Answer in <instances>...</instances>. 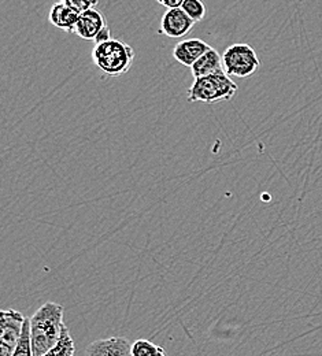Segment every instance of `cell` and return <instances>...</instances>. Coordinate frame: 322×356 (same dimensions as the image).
Returning <instances> with one entry per match:
<instances>
[{"mask_svg":"<svg viewBox=\"0 0 322 356\" xmlns=\"http://www.w3.org/2000/svg\"><path fill=\"white\" fill-rule=\"evenodd\" d=\"M61 305L47 302L29 318L33 356H43L58 344L66 327Z\"/></svg>","mask_w":322,"mask_h":356,"instance_id":"1","label":"cell"},{"mask_svg":"<svg viewBox=\"0 0 322 356\" xmlns=\"http://www.w3.org/2000/svg\"><path fill=\"white\" fill-rule=\"evenodd\" d=\"M135 49L118 39H108L95 44L92 60L95 66L110 77L127 74L134 65Z\"/></svg>","mask_w":322,"mask_h":356,"instance_id":"2","label":"cell"},{"mask_svg":"<svg viewBox=\"0 0 322 356\" xmlns=\"http://www.w3.org/2000/svg\"><path fill=\"white\" fill-rule=\"evenodd\" d=\"M237 89H239L237 84L225 72H223V73L195 79L192 86L188 89L186 100L189 103L214 104V103L230 100L236 95Z\"/></svg>","mask_w":322,"mask_h":356,"instance_id":"3","label":"cell"},{"mask_svg":"<svg viewBox=\"0 0 322 356\" xmlns=\"http://www.w3.org/2000/svg\"><path fill=\"white\" fill-rule=\"evenodd\" d=\"M224 72L230 77L247 79L261 66V60L251 45L244 43L230 45L223 54Z\"/></svg>","mask_w":322,"mask_h":356,"instance_id":"4","label":"cell"},{"mask_svg":"<svg viewBox=\"0 0 322 356\" xmlns=\"http://www.w3.org/2000/svg\"><path fill=\"white\" fill-rule=\"evenodd\" d=\"M24 315L17 310H3L0 321V356H13L22 336Z\"/></svg>","mask_w":322,"mask_h":356,"instance_id":"5","label":"cell"},{"mask_svg":"<svg viewBox=\"0 0 322 356\" xmlns=\"http://www.w3.org/2000/svg\"><path fill=\"white\" fill-rule=\"evenodd\" d=\"M74 33L80 39L87 40V42H95L96 44L111 39L106 18L96 8L80 14Z\"/></svg>","mask_w":322,"mask_h":356,"instance_id":"6","label":"cell"},{"mask_svg":"<svg viewBox=\"0 0 322 356\" xmlns=\"http://www.w3.org/2000/svg\"><path fill=\"white\" fill-rule=\"evenodd\" d=\"M195 22L182 7L168 10L161 19L159 32L170 39H183L193 28Z\"/></svg>","mask_w":322,"mask_h":356,"instance_id":"7","label":"cell"},{"mask_svg":"<svg viewBox=\"0 0 322 356\" xmlns=\"http://www.w3.org/2000/svg\"><path fill=\"white\" fill-rule=\"evenodd\" d=\"M84 356H134L132 344L120 336L100 339L88 346Z\"/></svg>","mask_w":322,"mask_h":356,"instance_id":"8","label":"cell"},{"mask_svg":"<svg viewBox=\"0 0 322 356\" xmlns=\"http://www.w3.org/2000/svg\"><path fill=\"white\" fill-rule=\"evenodd\" d=\"M211 47L200 39H186L173 48V58L183 66L192 67Z\"/></svg>","mask_w":322,"mask_h":356,"instance_id":"9","label":"cell"},{"mask_svg":"<svg viewBox=\"0 0 322 356\" xmlns=\"http://www.w3.org/2000/svg\"><path fill=\"white\" fill-rule=\"evenodd\" d=\"M79 18H80V14L62 1L54 3L49 10V14H48L49 24L61 31L67 32V33L76 32Z\"/></svg>","mask_w":322,"mask_h":356,"instance_id":"10","label":"cell"},{"mask_svg":"<svg viewBox=\"0 0 322 356\" xmlns=\"http://www.w3.org/2000/svg\"><path fill=\"white\" fill-rule=\"evenodd\" d=\"M224 72V65H223V55L213 47L191 67V73L193 79H200L217 73Z\"/></svg>","mask_w":322,"mask_h":356,"instance_id":"11","label":"cell"},{"mask_svg":"<svg viewBox=\"0 0 322 356\" xmlns=\"http://www.w3.org/2000/svg\"><path fill=\"white\" fill-rule=\"evenodd\" d=\"M76 355V346H74V340L67 329V326L65 327L61 340L58 341V344L55 347H52L48 353L43 356H74Z\"/></svg>","mask_w":322,"mask_h":356,"instance_id":"12","label":"cell"},{"mask_svg":"<svg viewBox=\"0 0 322 356\" xmlns=\"http://www.w3.org/2000/svg\"><path fill=\"white\" fill-rule=\"evenodd\" d=\"M134 356H168L165 350L148 340H138L132 344Z\"/></svg>","mask_w":322,"mask_h":356,"instance_id":"13","label":"cell"},{"mask_svg":"<svg viewBox=\"0 0 322 356\" xmlns=\"http://www.w3.org/2000/svg\"><path fill=\"white\" fill-rule=\"evenodd\" d=\"M182 8L195 24L203 21L206 17V6L202 0H185Z\"/></svg>","mask_w":322,"mask_h":356,"instance_id":"14","label":"cell"},{"mask_svg":"<svg viewBox=\"0 0 322 356\" xmlns=\"http://www.w3.org/2000/svg\"><path fill=\"white\" fill-rule=\"evenodd\" d=\"M13 356H33L32 343H31V326H29V319H25L21 340H19L18 347L15 348Z\"/></svg>","mask_w":322,"mask_h":356,"instance_id":"15","label":"cell"},{"mask_svg":"<svg viewBox=\"0 0 322 356\" xmlns=\"http://www.w3.org/2000/svg\"><path fill=\"white\" fill-rule=\"evenodd\" d=\"M62 3H65L66 6H69L70 8H73L74 11H77L79 14H83L88 10L95 8V6H97L99 0H61Z\"/></svg>","mask_w":322,"mask_h":356,"instance_id":"16","label":"cell"},{"mask_svg":"<svg viewBox=\"0 0 322 356\" xmlns=\"http://www.w3.org/2000/svg\"><path fill=\"white\" fill-rule=\"evenodd\" d=\"M156 1H158L161 6L166 7L168 10H170V8H179V7H182L185 0H156Z\"/></svg>","mask_w":322,"mask_h":356,"instance_id":"17","label":"cell"}]
</instances>
